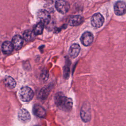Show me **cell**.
<instances>
[{"label":"cell","instance_id":"obj_1","mask_svg":"<svg viewBox=\"0 0 126 126\" xmlns=\"http://www.w3.org/2000/svg\"><path fill=\"white\" fill-rule=\"evenodd\" d=\"M55 101L58 107L64 111H69L73 106L71 98L64 96L62 93H58L55 97Z\"/></svg>","mask_w":126,"mask_h":126},{"label":"cell","instance_id":"obj_2","mask_svg":"<svg viewBox=\"0 0 126 126\" xmlns=\"http://www.w3.org/2000/svg\"><path fill=\"white\" fill-rule=\"evenodd\" d=\"M34 95L33 91L28 87H22L19 91V96L21 99L24 102L31 101Z\"/></svg>","mask_w":126,"mask_h":126},{"label":"cell","instance_id":"obj_3","mask_svg":"<svg viewBox=\"0 0 126 126\" xmlns=\"http://www.w3.org/2000/svg\"><path fill=\"white\" fill-rule=\"evenodd\" d=\"M80 116L84 122H88L91 120V107L89 102H85L83 103L80 110Z\"/></svg>","mask_w":126,"mask_h":126},{"label":"cell","instance_id":"obj_4","mask_svg":"<svg viewBox=\"0 0 126 126\" xmlns=\"http://www.w3.org/2000/svg\"><path fill=\"white\" fill-rule=\"evenodd\" d=\"M91 22L94 27L98 28L102 26L104 22V18L100 13H96L92 16Z\"/></svg>","mask_w":126,"mask_h":126},{"label":"cell","instance_id":"obj_5","mask_svg":"<svg viewBox=\"0 0 126 126\" xmlns=\"http://www.w3.org/2000/svg\"><path fill=\"white\" fill-rule=\"evenodd\" d=\"M55 7L57 11L62 14L66 13L69 10V3L64 0H57L55 2Z\"/></svg>","mask_w":126,"mask_h":126},{"label":"cell","instance_id":"obj_6","mask_svg":"<svg viewBox=\"0 0 126 126\" xmlns=\"http://www.w3.org/2000/svg\"><path fill=\"white\" fill-rule=\"evenodd\" d=\"M115 13L117 15H123L126 12V4L124 1H118L114 5Z\"/></svg>","mask_w":126,"mask_h":126},{"label":"cell","instance_id":"obj_7","mask_svg":"<svg viewBox=\"0 0 126 126\" xmlns=\"http://www.w3.org/2000/svg\"><path fill=\"white\" fill-rule=\"evenodd\" d=\"M37 18L44 24H48L50 20V15L48 11L45 9H40L37 12Z\"/></svg>","mask_w":126,"mask_h":126},{"label":"cell","instance_id":"obj_8","mask_svg":"<svg viewBox=\"0 0 126 126\" xmlns=\"http://www.w3.org/2000/svg\"><path fill=\"white\" fill-rule=\"evenodd\" d=\"M80 40L84 45L86 46H89L92 43L94 40L93 34L89 32H86L82 35Z\"/></svg>","mask_w":126,"mask_h":126},{"label":"cell","instance_id":"obj_9","mask_svg":"<svg viewBox=\"0 0 126 126\" xmlns=\"http://www.w3.org/2000/svg\"><path fill=\"white\" fill-rule=\"evenodd\" d=\"M18 117L19 120L23 123H27L31 120V115L29 111L24 108H22L19 111Z\"/></svg>","mask_w":126,"mask_h":126},{"label":"cell","instance_id":"obj_10","mask_svg":"<svg viewBox=\"0 0 126 126\" xmlns=\"http://www.w3.org/2000/svg\"><path fill=\"white\" fill-rule=\"evenodd\" d=\"M12 43L15 50H19L23 45V38L20 35H16L12 38Z\"/></svg>","mask_w":126,"mask_h":126},{"label":"cell","instance_id":"obj_11","mask_svg":"<svg viewBox=\"0 0 126 126\" xmlns=\"http://www.w3.org/2000/svg\"><path fill=\"white\" fill-rule=\"evenodd\" d=\"M14 47L12 42L8 41H4L1 46V50L2 53L4 55L10 54L13 50Z\"/></svg>","mask_w":126,"mask_h":126},{"label":"cell","instance_id":"obj_12","mask_svg":"<svg viewBox=\"0 0 126 126\" xmlns=\"http://www.w3.org/2000/svg\"><path fill=\"white\" fill-rule=\"evenodd\" d=\"M32 111L34 115L40 118L44 117L46 114V111L44 108L39 104H35L34 105Z\"/></svg>","mask_w":126,"mask_h":126},{"label":"cell","instance_id":"obj_13","mask_svg":"<svg viewBox=\"0 0 126 126\" xmlns=\"http://www.w3.org/2000/svg\"><path fill=\"white\" fill-rule=\"evenodd\" d=\"M80 47L78 44L74 43L72 44L69 49V54L72 58H76L80 53Z\"/></svg>","mask_w":126,"mask_h":126},{"label":"cell","instance_id":"obj_14","mask_svg":"<svg viewBox=\"0 0 126 126\" xmlns=\"http://www.w3.org/2000/svg\"><path fill=\"white\" fill-rule=\"evenodd\" d=\"M83 21V18L80 15L71 16L69 19V24L71 26H76L80 25Z\"/></svg>","mask_w":126,"mask_h":126},{"label":"cell","instance_id":"obj_15","mask_svg":"<svg viewBox=\"0 0 126 126\" xmlns=\"http://www.w3.org/2000/svg\"><path fill=\"white\" fill-rule=\"evenodd\" d=\"M4 83L5 86L10 89H12L15 88L16 84L15 80L9 76H7L4 77Z\"/></svg>","mask_w":126,"mask_h":126},{"label":"cell","instance_id":"obj_16","mask_svg":"<svg viewBox=\"0 0 126 126\" xmlns=\"http://www.w3.org/2000/svg\"><path fill=\"white\" fill-rule=\"evenodd\" d=\"M44 24L40 21L34 26L33 32L35 35L41 34L42 33L44 29Z\"/></svg>","mask_w":126,"mask_h":126},{"label":"cell","instance_id":"obj_17","mask_svg":"<svg viewBox=\"0 0 126 126\" xmlns=\"http://www.w3.org/2000/svg\"><path fill=\"white\" fill-rule=\"evenodd\" d=\"M35 36V35L34 34L33 32L29 30L25 31L23 34L24 39L26 41H30L33 40Z\"/></svg>","mask_w":126,"mask_h":126},{"label":"cell","instance_id":"obj_18","mask_svg":"<svg viewBox=\"0 0 126 126\" xmlns=\"http://www.w3.org/2000/svg\"><path fill=\"white\" fill-rule=\"evenodd\" d=\"M37 126V125H36V126Z\"/></svg>","mask_w":126,"mask_h":126}]
</instances>
